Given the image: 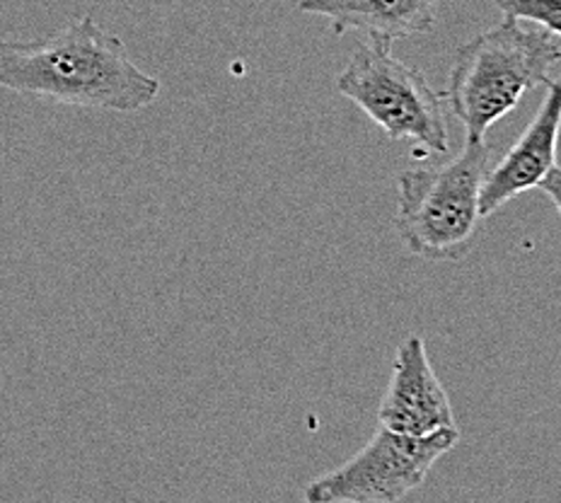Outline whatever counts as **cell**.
<instances>
[{"instance_id": "obj_2", "label": "cell", "mask_w": 561, "mask_h": 503, "mask_svg": "<svg viewBox=\"0 0 561 503\" xmlns=\"http://www.w3.org/2000/svg\"><path fill=\"white\" fill-rule=\"evenodd\" d=\"M559 61L557 37L516 18L462 44L450 68L446 102L465 126L467 140H486L489 128L516 110L525 92L549 85Z\"/></svg>"}, {"instance_id": "obj_5", "label": "cell", "mask_w": 561, "mask_h": 503, "mask_svg": "<svg viewBox=\"0 0 561 503\" xmlns=\"http://www.w3.org/2000/svg\"><path fill=\"white\" fill-rule=\"evenodd\" d=\"M460 441V428L404 436L380 426L368 446L306 487V503H400Z\"/></svg>"}, {"instance_id": "obj_6", "label": "cell", "mask_w": 561, "mask_h": 503, "mask_svg": "<svg viewBox=\"0 0 561 503\" xmlns=\"http://www.w3.org/2000/svg\"><path fill=\"white\" fill-rule=\"evenodd\" d=\"M380 426L404 436H431L455 424L450 397L438 380L419 334L407 336L392 361V376L378 409Z\"/></svg>"}, {"instance_id": "obj_8", "label": "cell", "mask_w": 561, "mask_h": 503, "mask_svg": "<svg viewBox=\"0 0 561 503\" xmlns=\"http://www.w3.org/2000/svg\"><path fill=\"white\" fill-rule=\"evenodd\" d=\"M436 5L438 0H300L298 10L330 20L336 37L364 32L370 42L392 46L397 39L434 32Z\"/></svg>"}, {"instance_id": "obj_9", "label": "cell", "mask_w": 561, "mask_h": 503, "mask_svg": "<svg viewBox=\"0 0 561 503\" xmlns=\"http://www.w3.org/2000/svg\"><path fill=\"white\" fill-rule=\"evenodd\" d=\"M506 18L533 22L561 39V0H496Z\"/></svg>"}, {"instance_id": "obj_10", "label": "cell", "mask_w": 561, "mask_h": 503, "mask_svg": "<svg viewBox=\"0 0 561 503\" xmlns=\"http://www.w3.org/2000/svg\"><path fill=\"white\" fill-rule=\"evenodd\" d=\"M540 190L549 196V202L554 204V208L559 210V216H561V168H554L552 172L547 174L545 182L540 184Z\"/></svg>"}, {"instance_id": "obj_4", "label": "cell", "mask_w": 561, "mask_h": 503, "mask_svg": "<svg viewBox=\"0 0 561 503\" xmlns=\"http://www.w3.org/2000/svg\"><path fill=\"white\" fill-rule=\"evenodd\" d=\"M334 88L368 114L390 140H416L448 156L450 138L440 92L414 66L394 58L388 44H360L336 76Z\"/></svg>"}, {"instance_id": "obj_3", "label": "cell", "mask_w": 561, "mask_h": 503, "mask_svg": "<svg viewBox=\"0 0 561 503\" xmlns=\"http://www.w3.org/2000/svg\"><path fill=\"white\" fill-rule=\"evenodd\" d=\"M494 165L486 140H467L438 165L397 174L394 228L404 248L426 262H458L482 220V186Z\"/></svg>"}, {"instance_id": "obj_1", "label": "cell", "mask_w": 561, "mask_h": 503, "mask_svg": "<svg viewBox=\"0 0 561 503\" xmlns=\"http://www.w3.org/2000/svg\"><path fill=\"white\" fill-rule=\"evenodd\" d=\"M0 88L80 110L140 112L160 95V80L131 61L124 42L80 18L49 39H0Z\"/></svg>"}, {"instance_id": "obj_7", "label": "cell", "mask_w": 561, "mask_h": 503, "mask_svg": "<svg viewBox=\"0 0 561 503\" xmlns=\"http://www.w3.org/2000/svg\"><path fill=\"white\" fill-rule=\"evenodd\" d=\"M561 132V78L549 80L547 98L535 119L513 144L499 165H491L482 186V218L494 216L513 198L540 190L549 172L557 168V144Z\"/></svg>"}]
</instances>
